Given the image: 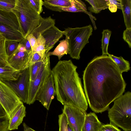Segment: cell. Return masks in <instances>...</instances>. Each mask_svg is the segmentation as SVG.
Segmentation results:
<instances>
[{"instance_id":"cell-11","label":"cell","mask_w":131,"mask_h":131,"mask_svg":"<svg viewBox=\"0 0 131 131\" xmlns=\"http://www.w3.org/2000/svg\"><path fill=\"white\" fill-rule=\"evenodd\" d=\"M7 61L14 69L22 71L29 66V53L27 51H21L17 48L11 54L8 56Z\"/></svg>"},{"instance_id":"cell-13","label":"cell","mask_w":131,"mask_h":131,"mask_svg":"<svg viewBox=\"0 0 131 131\" xmlns=\"http://www.w3.org/2000/svg\"><path fill=\"white\" fill-rule=\"evenodd\" d=\"M26 113V107L22 103L15 108L9 117V130L18 129L25 117Z\"/></svg>"},{"instance_id":"cell-2","label":"cell","mask_w":131,"mask_h":131,"mask_svg":"<svg viewBox=\"0 0 131 131\" xmlns=\"http://www.w3.org/2000/svg\"><path fill=\"white\" fill-rule=\"evenodd\" d=\"M77 67L71 60H60L51 70L57 100L63 105L73 106L86 111L88 104Z\"/></svg>"},{"instance_id":"cell-39","label":"cell","mask_w":131,"mask_h":131,"mask_svg":"<svg viewBox=\"0 0 131 131\" xmlns=\"http://www.w3.org/2000/svg\"><path fill=\"white\" fill-rule=\"evenodd\" d=\"M20 42L23 44L25 46L27 51L29 53L32 52L30 43L26 38H24Z\"/></svg>"},{"instance_id":"cell-10","label":"cell","mask_w":131,"mask_h":131,"mask_svg":"<svg viewBox=\"0 0 131 131\" xmlns=\"http://www.w3.org/2000/svg\"><path fill=\"white\" fill-rule=\"evenodd\" d=\"M62 110L73 131H82L87 114L86 111L73 106L67 105H64Z\"/></svg>"},{"instance_id":"cell-9","label":"cell","mask_w":131,"mask_h":131,"mask_svg":"<svg viewBox=\"0 0 131 131\" xmlns=\"http://www.w3.org/2000/svg\"><path fill=\"white\" fill-rule=\"evenodd\" d=\"M55 95L54 79L51 71L38 90L35 100L39 101L47 110H49L51 102Z\"/></svg>"},{"instance_id":"cell-19","label":"cell","mask_w":131,"mask_h":131,"mask_svg":"<svg viewBox=\"0 0 131 131\" xmlns=\"http://www.w3.org/2000/svg\"><path fill=\"white\" fill-rule=\"evenodd\" d=\"M0 22L20 32L17 18L13 12L8 13L0 11Z\"/></svg>"},{"instance_id":"cell-31","label":"cell","mask_w":131,"mask_h":131,"mask_svg":"<svg viewBox=\"0 0 131 131\" xmlns=\"http://www.w3.org/2000/svg\"><path fill=\"white\" fill-rule=\"evenodd\" d=\"M59 131H68L67 125L68 123L65 114L62 113L58 116Z\"/></svg>"},{"instance_id":"cell-22","label":"cell","mask_w":131,"mask_h":131,"mask_svg":"<svg viewBox=\"0 0 131 131\" xmlns=\"http://www.w3.org/2000/svg\"><path fill=\"white\" fill-rule=\"evenodd\" d=\"M71 5L70 6L61 8L63 12H83L88 15L90 17H92L91 13L87 11L86 6L82 2L79 1L74 2L73 0H71Z\"/></svg>"},{"instance_id":"cell-1","label":"cell","mask_w":131,"mask_h":131,"mask_svg":"<svg viewBox=\"0 0 131 131\" xmlns=\"http://www.w3.org/2000/svg\"><path fill=\"white\" fill-rule=\"evenodd\" d=\"M84 91L90 107L102 113L123 95L126 83L114 61L107 55L96 56L83 71Z\"/></svg>"},{"instance_id":"cell-41","label":"cell","mask_w":131,"mask_h":131,"mask_svg":"<svg viewBox=\"0 0 131 131\" xmlns=\"http://www.w3.org/2000/svg\"><path fill=\"white\" fill-rule=\"evenodd\" d=\"M24 131H36L27 126L25 123H23Z\"/></svg>"},{"instance_id":"cell-37","label":"cell","mask_w":131,"mask_h":131,"mask_svg":"<svg viewBox=\"0 0 131 131\" xmlns=\"http://www.w3.org/2000/svg\"><path fill=\"white\" fill-rule=\"evenodd\" d=\"M99 131H121L116 126L111 124L102 125Z\"/></svg>"},{"instance_id":"cell-26","label":"cell","mask_w":131,"mask_h":131,"mask_svg":"<svg viewBox=\"0 0 131 131\" xmlns=\"http://www.w3.org/2000/svg\"><path fill=\"white\" fill-rule=\"evenodd\" d=\"M37 39L32 52L37 53L43 59H44L46 55L45 40L41 34Z\"/></svg>"},{"instance_id":"cell-18","label":"cell","mask_w":131,"mask_h":131,"mask_svg":"<svg viewBox=\"0 0 131 131\" xmlns=\"http://www.w3.org/2000/svg\"><path fill=\"white\" fill-rule=\"evenodd\" d=\"M43 5L51 10L63 12L61 8L67 7L71 5V0H44Z\"/></svg>"},{"instance_id":"cell-12","label":"cell","mask_w":131,"mask_h":131,"mask_svg":"<svg viewBox=\"0 0 131 131\" xmlns=\"http://www.w3.org/2000/svg\"><path fill=\"white\" fill-rule=\"evenodd\" d=\"M63 31L60 30L54 25L41 35L46 40V54L53 48L59 39L63 37Z\"/></svg>"},{"instance_id":"cell-25","label":"cell","mask_w":131,"mask_h":131,"mask_svg":"<svg viewBox=\"0 0 131 131\" xmlns=\"http://www.w3.org/2000/svg\"><path fill=\"white\" fill-rule=\"evenodd\" d=\"M6 40L5 37L0 32V67L9 65L7 61L8 56L5 49Z\"/></svg>"},{"instance_id":"cell-7","label":"cell","mask_w":131,"mask_h":131,"mask_svg":"<svg viewBox=\"0 0 131 131\" xmlns=\"http://www.w3.org/2000/svg\"><path fill=\"white\" fill-rule=\"evenodd\" d=\"M0 103L9 117L15 108L23 103L12 90L1 80Z\"/></svg>"},{"instance_id":"cell-35","label":"cell","mask_w":131,"mask_h":131,"mask_svg":"<svg viewBox=\"0 0 131 131\" xmlns=\"http://www.w3.org/2000/svg\"><path fill=\"white\" fill-rule=\"evenodd\" d=\"M29 65H32L35 63L41 61L44 59H43L37 53L32 52L29 53Z\"/></svg>"},{"instance_id":"cell-36","label":"cell","mask_w":131,"mask_h":131,"mask_svg":"<svg viewBox=\"0 0 131 131\" xmlns=\"http://www.w3.org/2000/svg\"><path fill=\"white\" fill-rule=\"evenodd\" d=\"M123 38L128 44L129 48H131V28H126L124 31Z\"/></svg>"},{"instance_id":"cell-20","label":"cell","mask_w":131,"mask_h":131,"mask_svg":"<svg viewBox=\"0 0 131 131\" xmlns=\"http://www.w3.org/2000/svg\"><path fill=\"white\" fill-rule=\"evenodd\" d=\"M59 44L54 50L52 52H48L45 55L50 57L54 55L58 57L60 60L64 55L69 54V45L67 38L66 37L65 39L59 41Z\"/></svg>"},{"instance_id":"cell-16","label":"cell","mask_w":131,"mask_h":131,"mask_svg":"<svg viewBox=\"0 0 131 131\" xmlns=\"http://www.w3.org/2000/svg\"><path fill=\"white\" fill-rule=\"evenodd\" d=\"M21 71L15 70L9 65L0 67V80L8 81H16Z\"/></svg>"},{"instance_id":"cell-14","label":"cell","mask_w":131,"mask_h":131,"mask_svg":"<svg viewBox=\"0 0 131 131\" xmlns=\"http://www.w3.org/2000/svg\"><path fill=\"white\" fill-rule=\"evenodd\" d=\"M94 112L86 114L82 131H99L102 125Z\"/></svg>"},{"instance_id":"cell-15","label":"cell","mask_w":131,"mask_h":131,"mask_svg":"<svg viewBox=\"0 0 131 131\" xmlns=\"http://www.w3.org/2000/svg\"><path fill=\"white\" fill-rule=\"evenodd\" d=\"M0 32L4 35L6 39L16 41L19 42L24 38L20 31L1 22Z\"/></svg>"},{"instance_id":"cell-40","label":"cell","mask_w":131,"mask_h":131,"mask_svg":"<svg viewBox=\"0 0 131 131\" xmlns=\"http://www.w3.org/2000/svg\"><path fill=\"white\" fill-rule=\"evenodd\" d=\"M8 115L5 110L0 103V117Z\"/></svg>"},{"instance_id":"cell-28","label":"cell","mask_w":131,"mask_h":131,"mask_svg":"<svg viewBox=\"0 0 131 131\" xmlns=\"http://www.w3.org/2000/svg\"><path fill=\"white\" fill-rule=\"evenodd\" d=\"M15 0H0V11L8 13H13Z\"/></svg>"},{"instance_id":"cell-27","label":"cell","mask_w":131,"mask_h":131,"mask_svg":"<svg viewBox=\"0 0 131 131\" xmlns=\"http://www.w3.org/2000/svg\"><path fill=\"white\" fill-rule=\"evenodd\" d=\"M112 33L111 31L108 29L103 30L101 39V47L102 55H108V48L110 39Z\"/></svg>"},{"instance_id":"cell-8","label":"cell","mask_w":131,"mask_h":131,"mask_svg":"<svg viewBox=\"0 0 131 131\" xmlns=\"http://www.w3.org/2000/svg\"><path fill=\"white\" fill-rule=\"evenodd\" d=\"M3 81L12 90L23 103H26L30 82L29 67L21 71L17 80Z\"/></svg>"},{"instance_id":"cell-24","label":"cell","mask_w":131,"mask_h":131,"mask_svg":"<svg viewBox=\"0 0 131 131\" xmlns=\"http://www.w3.org/2000/svg\"><path fill=\"white\" fill-rule=\"evenodd\" d=\"M108 56L115 63L122 73L130 70L129 62L124 59L122 56L117 57L110 54Z\"/></svg>"},{"instance_id":"cell-5","label":"cell","mask_w":131,"mask_h":131,"mask_svg":"<svg viewBox=\"0 0 131 131\" xmlns=\"http://www.w3.org/2000/svg\"><path fill=\"white\" fill-rule=\"evenodd\" d=\"M93 30L90 25L81 27L65 29L63 35L67 38L69 48V54L71 58L77 60L80 59L81 52L89 43V39L92 35Z\"/></svg>"},{"instance_id":"cell-17","label":"cell","mask_w":131,"mask_h":131,"mask_svg":"<svg viewBox=\"0 0 131 131\" xmlns=\"http://www.w3.org/2000/svg\"><path fill=\"white\" fill-rule=\"evenodd\" d=\"M55 20L50 16L46 18L41 17L38 26L31 33L37 39L40 34L41 35L51 27L54 25Z\"/></svg>"},{"instance_id":"cell-4","label":"cell","mask_w":131,"mask_h":131,"mask_svg":"<svg viewBox=\"0 0 131 131\" xmlns=\"http://www.w3.org/2000/svg\"><path fill=\"white\" fill-rule=\"evenodd\" d=\"M13 12L16 16L20 32L25 39L39 25L42 17L31 7L28 0H15Z\"/></svg>"},{"instance_id":"cell-3","label":"cell","mask_w":131,"mask_h":131,"mask_svg":"<svg viewBox=\"0 0 131 131\" xmlns=\"http://www.w3.org/2000/svg\"><path fill=\"white\" fill-rule=\"evenodd\" d=\"M108 110L111 124L124 131L131 130V92L128 91L114 101Z\"/></svg>"},{"instance_id":"cell-42","label":"cell","mask_w":131,"mask_h":131,"mask_svg":"<svg viewBox=\"0 0 131 131\" xmlns=\"http://www.w3.org/2000/svg\"><path fill=\"white\" fill-rule=\"evenodd\" d=\"M67 128L68 131H74L69 123L67 125Z\"/></svg>"},{"instance_id":"cell-38","label":"cell","mask_w":131,"mask_h":131,"mask_svg":"<svg viewBox=\"0 0 131 131\" xmlns=\"http://www.w3.org/2000/svg\"><path fill=\"white\" fill-rule=\"evenodd\" d=\"M27 39L29 41L32 50L37 41V39L32 34H29L26 37Z\"/></svg>"},{"instance_id":"cell-33","label":"cell","mask_w":131,"mask_h":131,"mask_svg":"<svg viewBox=\"0 0 131 131\" xmlns=\"http://www.w3.org/2000/svg\"><path fill=\"white\" fill-rule=\"evenodd\" d=\"M9 119L8 115L0 117V131H9Z\"/></svg>"},{"instance_id":"cell-21","label":"cell","mask_w":131,"mask_h":131,"mask_svg":"<svg viewBox=\"0 0 131 131\" xmlns=\"http://www.w3.org/2000/svg\"><path fill=\"white\" fill-rule=\"evenodd\" d=\"M126 28H131V0H119Z\"/></svg>"},{"instance_id":"cell-30","label":"cell","mask_w":131,"mask_h":131,"mask_svg":"<svg viewBox=\"0 0 131 131\" xmlns=\"http://www.w3.org/2000/svg\"><path fill=\"white\" fill-rule=\"evenodd\" d=\"M19 42L6 39L5 49L7 56L11 54L17 48Z\"/></svg>"},{"instance_id":"cell-32","label":"cell","mask_w":131,"mask_h":131,"mask_svg":"<svg viewBox=\"0 0 131 131\" xmlns=\"http://www.w3.org/2000/svg\"><path fill=\"white\" fill-rule=\"evenodd\" d=\"M31 7L39 15L43 11V2L42 0H28Z\"/></svg>"},{"instance_id":"cell-29","label":"cell","mask_w":131,"mask_h":131,"mask_svg":"<svg viewBox=\"0 0 131 131\" xmlns=\"http://www.w3.org/2000/svg\"><path fill=\"white\" fill-rule=\"evenodd\" d=\"M44 59L42 60L38 61L32 65L29 66L30 81H33L35 78L41 68Z\"/></svg>"},{"instance_id":"cell-23","label":"cell","mask_w":131,"mask_h":131,"mask_svg":"<svg viewBox=\"0 0 131 131\" xmlns=\"http://www.w3.org/2000/svg\"><path fill=\"white\" fill-rule=\"evenodd\" d=\"M85 1L91 6L88 8L90 12L98 14L102 10L108 8V0H85Z\"/></svg>"},{"instance_id":"cell-34","label":"cell","mask_w":131,"mask_h":131,"mask_svg":"<svg viewBox=\"0 0 131 131\" xmlns=\"http://www.w3.org/2000/svg\"><path fill=\"white\" fill-rule=\"evenodd\" d=\"M118 0H108V8L112 13L116 12L117 8L121 9V6Z\"/></svg>"},{"instance_id":"cell-6","label":"cell","mask_w":131,"mask_h":131,"mask_svg":"<svg viewBox=\"0 0 131 131\" xmlns=\"http://www.w3.org/2000/svg\"><path fill=\"white\" fill-rule=\"evenodd\" d=\"M50 57L45 55L44 61L38 73L34 80L30 81L26 104L31 105L36 101V94L40 88L51 72Z\"/></svg>"}]
</instances>
